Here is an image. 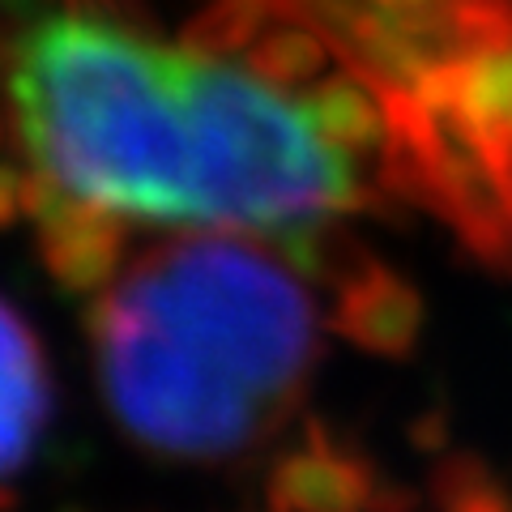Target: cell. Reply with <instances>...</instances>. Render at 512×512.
<instances>
[{
	"label": "cell",
	"mask_w": 512,
	"mask_h": 512,
	"mask_svg": "<svg viewBox=\"0 0 512 512\" xmlns=\"http://www.w3.org/2000/svg\"><path fill=\"white\" fill-rule=\"evenodd\" d=\"M333 329L367 355L406 359L423 329V299L393 269L376 265L372 256H359V265L342 269Z\"/></svg>",
	"instance_id": "cell-5"
},
{
	"label": "cell",
	"mask_w": 512,
	"mask_h": 512,
	"mask_svg": "<svg viewBox=\"0 0 512 512\" xmlns=\"http://www.w3.org/2000/svg\"><path fill=\"white\" fill-rule=\"evenodd\" d=\"M5 94L26 167L120 218L303 244L389 197L308 90L154 39L116 0H43L13 30Z\"/></svg>",
	"instance_id": "cell-1"
},
{
	"label": "cell",
	"mask_w": 512,
	"mask_h": 512,
	"mask_svg": "<svg viewBox=\"0 0 512 512\" xmlns=\"http://www.w3.org/2000/svg\"><path fill=\"white\" fill-rule=\"evenodd\" d=\"M308 26L350 77L376 90L393 146L427 120L444 82L512 30V0H214Z\"/></svg>",
	"instance_id": "cell-3"
},
{
	"label": "cell",
	"mask_w": 512,
	"mask_h": 512,
	"mask_svg": "<svg viewBox=\"0 0 512 512\" xmlns=\"http://www.w3.org/2000/svg\"><path fill=\"white\" fill-rule=\"evenodd\" d=\"M47 406L52 389L43 346L26 320L0 299V483L26 466L47 423Z\"/></svg>",
	"instance_id": "cell-7"
},
{
	"label": "cell",
	"mask_w": 512,
	"mask_h": 512,
	"mask_svg": "<svg viewBox=\"0 0 512 512\" xmlns=\"http://www.w3.org/2000/svg\"><path fill=\"white\" fill-rule=\"evenodd\" d=\"M35 175V171H30ZM30 222H35L39 256L60 286L69 291H107L120 278L124 261V218L99 205L73 201L35 175L30 192Z\"/></svg>",
	"instance_id": "cell-4"
},
{
	"label": "cell",
	"mask_w": 512,
	"mask_h": 512,
	"mask_svg": "<svg viewBox=\"0 0 512 512\" xmlns=\"http://www.w3.org/2000/svg\"><path fill=\"white\" fill-rule=\"evenodd\" d=\"M431 495H436L440 512H512V495L474 453L444 457Z\"/></svg>",
	"instance_id": "cell-8"
},
{
	"label": "cell",
	"mask_w": 512,
	"mask_h": 512,
	"mask_svg": "<svg viewBox=\"0 0 512 512\" xmlns=\"http://www.w3.org/2000/svg\"><path fill=\"white\" fill-rule=\"evenodd\" d=\"M30 192H35L30 167L0 163V231L13 227L18 218H30Z\"/></svg>",
	"instance_id": "cell-9"
},
{
	"label": "cell",
	"mask_w": 512,
	"mask_h": 512,
	"mask_svg": "<svg viewBox=\"0 0 512 512\" xmlns=\"http://www.w3.org/2000/svg\"><path fill=\"white\" fill-rule=\"evenodd\" d=\"M274 512H380L376 470L316 431L308 448L286 453L269 474Z\"/></svg>",
	"instance_id": "cell-6"
},
{
	"label": "cell",
	"mask_w": 512,
	"mask_h": 512,
	"mask_svg": "<svg viewBox=\"0 0 512 512\" xmlns=\"http://www.w3.org/2000/svg\"><path fill=\"white\" fill-rule=\"evenodd\" d=\"M111 414L154 453L214 461L299 402L320 308L299 269L239 231L154 244L90 312Z\"/></svg>",
	"instance_id": "cell-2"
}]
</instances>
